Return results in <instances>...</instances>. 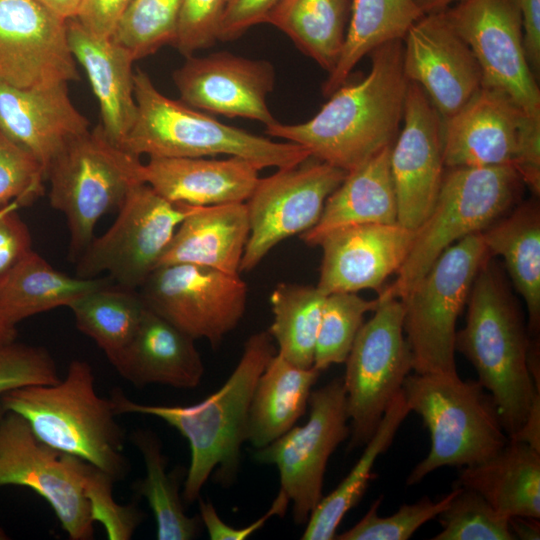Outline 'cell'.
<instances>
[{
	"mask_svg": "<svg viewBox=\"0 0 540 540\" xmlns=\"http://www.w3.org/2000/svg\"><path fill=\"white\" fill-rule=\"evenodd\" d=\"M370 54V72L356 83L338 87L310 120L275 121L265 132L298 144L311 157L347 173L392 146L403 121L409 85L403 69V42H388Z\"/></svg>",
	"mask_w": 540,
	"mask_h": 540,
	"instance_id": "obj_1",
	"label": "cell"
},
{
	"mask_svg": "<svg viewBox=\"0 0 540 540\" xmlns=\"http://www.w3.org/2000/svg\"><path fill=\"white\" fill-rule=\"evenodd\" d=\"M277 353L268 331L252 334L242 356L217 391L189 406L148 405L134 402L121 391L110 398L115 413L151 415L175 428L188 442L190 465L183 485V499L192 503L211 476L224 487L238 475L241 446L246 441L248 410L256 383Z\"/></svg>",
	"mask_w": 540,
	"mask_h": 540,
	"instance_id": "obj_2",
	"label": "cell"
},
{
	"mask_svg": "<svg viewBox=\"0 0 540 540\" xmlns=\"http://www.w3.org/2000/svg\"><path fill=\"white\" fill-rule=\"evenodd\" d=\"M466 304V324L456 332L455 351L473 365L511 440L540 394L529 370L530 334L489 259L478 271Z\"/></svg>",
	"mask_w": 540,
	"mask_h": 540,
	"instance_id": "obj_3",
	"label": "cell"
},
{
	"mask_svg": "<svg viewBox=\"0 0 540 540\" xmlns=\"http://www.w3.org/2000/svg\"><path fill=\"white\" fill-rule=\"evenodd\" d=\"M0 403L21 416L46 445L94 465L115 481L126 476L124 432L111 399L97 394L86 361L72 360L57 383L10 390L0 396Z\"/></svg>",
	"mask_w": 540,
	"mask_h": 540,
	"instance_id": "obj_4",
	"label": "cell"
},
{
	"mask_svg": "<svg viewBox=\"0 0 540 540\" xmlns=\"http://www.w3.org/2000/svg\"><path fill=\"white\" fill-rule=\"evenodd\" d=\"M134 95L136 119L120 146L138 157L227 155L246 159L260 170L293 167L311 157L298 144L273 141L226 125L165 96L140 68L134 72Z\"/></svg>",
	"mask_w": 540,
	"mask_h": 540,
	"instance_id": "obj_5",
	"label": "cell"
},
{
	"mask_svg": "<svg viewBox=\"0 0 540 540\" xmlns=\"http://www.w3.org/2000/svg\"><path fill=\"white\" fill-rule=\"evenodd\" d=\"M402 392L410 411L422 418L431 441L407 485L418 484L441 467L479 464L509 441L492 396L477 380L464 381L458 373H415L406 377Z\"/></svg>",
	"mask_w": 540,
	"mask_h": 540,
	"instance_id": "obj_6",
	"label": "cell"
},
{
	"mask_svg": "<svg viewBox=\"0 0 540 540\" xmlns=\"http://www.w3.org/2000/svg\"><path fill=\"white\" fill-rule=\"evenodd\" d=\"M523 182L511 165L455 167L444 171L434 206L416 230L395 280L378 299H401L436 259L461 239L483 232L517 201Z\"/></svg>",
	"mask_w": 540,
	"mask_h": 540,
	"instance_id": "obj_7",
	"label": "cell"
},
{
	"mask_svg": "<svg viewBox=\"0 0 540 540\" xmlns=\"http://www.w3.org/2000/svg\"><path fill=\"white\" fill-rule=\"evenodd\" d=\"M140 157L114 143L98 124L69 140L49 163V202L66 219L70 256L77 260L94 238L98 220L119 209L145 183Z\"/></svg>",
	"mask_w": 540,
	"mask_h": 540,
	"instance_id": "obj_8",
	"label": "cell"
},
{
	"mask_svg": "<svg viewBox=\"0 0 540 540\" xmlns=\"http://www.w3.org/2000/svg\"><path fill=\"white\" fill-rule=\"evenodd\" d=\"M489 256L482 232L469 235L447 248L400 299L415 373L457 374L456 323Z\"/></svg>",
	"mask_w": 540,
	"mask_h": 540,
	"instance_id": "obj_9",
	"label": "cell"
},
{
	"mask_svg": "<svg viewBox=\"0 0 540 540\" xmlns=\"http://www.w3.org/2000/svg\"><path fill=\"white\" fill-rule=\"evenodd\" d=\"M403 316L400 299H378L373 316L361 326L347 356L343 382L351 423L349 450L369 441L413 370Z\"/></svg>",
	"mask_w": 540,
	"mask_h": 540,
	"instance_id": "obj_10",
	"label": "cell"
},
{
	"mask_svg": "<svg viewBox=\"0 0 540 540\" xmlns=\"http://www.w3.org/2000/svg\"><path fill=\"white\" fill-rule=\"evenodd\" d=\"M192 205L171 202L146 183L133 187L112 226L93 238L76 260V276L107 272L121 287L138 290L156 269Z\"/></svg>",
	"mask_w": 540,
	"mask_h": 540,
	"instance_id": "obj_11",
	"label": "cell"
},
{
	"mask_svg": "<svg viewBox=\"0 0 540 540\" xmlns=\"http://www.w3.org/2000/svg\"><path fill=\"white\" fill-rule=\"evenodd\" d=\"M310 413L302 426H293L267 446L256 449L254 459L274 465L280 489L292 503L293 521L305 524L323 498V481L332 453L350 435L343 378L312 390Z\"/></svg>",
	"mask_w": 540,
	"mask_h": 540,
	"instance_id": "obj_12",
	"label": "cell"
},
{
	"mask_svg": "<svg viewBox=\"0 0 540 540\" xmlns=\"http://www.w3.org/2000/svg\"><path fill=\"white\" fill-rule=\"evenodd\" d=\"M138 292L148 309L213 349L239 324L248 296L239 275L183 263L157 267Z\"/></svg>",
	"mask_w": 540,
	"mask_h": 540,
	"instance_id": "obj_13",
	"label": "cell"
},
{
	"mask_svg": "<svg viewBox=\"0 0 540 540\" xmlns=\"http://www.w3.org/2000/svg\"><path fill=\"white\" fill-rule=\"evenodd\" d=\"M83 462L41 442L16 413L7 411L0 422V487L16 485L37 493L72 540L94 535Z\"/></svg>",
	"mask_w": 540,
	"mask_h": 540,
	"instance_id": "obj_14",
	"label": "cell"
},
{
	"mask_svg": "<svg viewBox=\"0 0 540 540\" xmlns=\"http://www.w3.org/2000/svg\"><path fill=\"white\" fill-rule=\"evenodd\" d=\"M306 161L259 179L246 201L250 235L240 272L253 270L281 241L312 228L347 175L327 163Z\"/></svg>",
	"mask_w": 540,
	"mask_h": 540,
	"instance_id": "obj_15",
	"label": "cell"
},
{
	"mask_svg": "<svg viewBox=\"0 0 540 540\" xmlns=\"http://www.w3.org/2000/svg\"><path fill=\"white\" fill-rule=\"evenodd\" d=\"M474 54L482 86L507 94L525 113L540 116V90L512 0H462L444 11Z\"/></svg>",
	"mask_w": 540,
	"mask_h": 540,
	"instance_id": "obj_16",
	"label": "cell"
},
{
	"mask_svg": "<svg viewBox=\"0 0 540 540\" xmlns=\"http://www.w3.org/2000/svg\"><path fill=\"white\" fill-rule=\"evenodd\" d=\"M79 80L67 20L37 0H0V82L29 88Z\"/></svg>",
	"mask_w": 540,
	"mask_h": 540,
	"instance_id": "obj_17",
	"label": "cell"
},
{
	"mask_svg": "<svg viewBox=\"0 0 540 540\" xmlns=\"http://www.w3.org/2000/svg\"><path fill=\"white\" fill-rule=\"evenodd\" d=\"M442 119L423 89L409 82L402 128L390 150L397 223L417 230L431 212L443 175Z\"/></svg>",
	"mask_w": 540,
	"mask_h": 540,
	"instance_id": "obj_18",
	"label": "cell"
},
{
	"mask_svg": "<svg viewBox=\"0 0 540 540\" xmlns=\"http://www.w3.org/2000/svg\"><path fill=\"white\" fill-rule=\"evenodd\" d=\"M404 41L405 76L423 89L442 121L482 87L476 58L444 11L423 15L409 28Z\"/></svg>",
	"mask_w": 540,
	"mask_h": 540,
	"instance_id": "obj_19",
	"label": "cell"
},
{
	"mask_svg": "<svg viewBox=\"0 0 540 540\" xmlns=\"http://www.w3.org/2000/svg\"><path fill=\"white\" fill-rule=\"evenodd\" d=\"M173 81L186 105L226 117L276 120L267 105L275 72L265 60L248 59L220 51L204 57H186L173 72Z\"/></svg>",
	"mask_w": 540,
	"mask_h": 540,
	"instance_id": "obj_20",
	"label": "cell"
},
{
	"mask_svg": "<svg viewBox=\"0 0 540 540\" xmlns=\"http://www.w3.org/2000/svg\"><path fill=\"white\" fill-rule=\"evenodd\" d=\"M415 234L398 223L350 225L328 233L318 245L323 257L316 287L325 296L380 291L404 263Z\"/></svg>",
	"mask_w": 540,
	"mask_h": 540,
	"instance_id": "obj_21",
	"label": "cell"
},
{
	"mask_svg": "<svg viewBox=\"0 0 540 540\" xmlns=\"http://www.w3.org/2000/svg\"><path fill=\"white\" fill-rule=\"evenodd\" d=\"M525 114L504 92L482 86L460 110L442 121L444 166H512Z\"/></svg>",
	"mask_w": 540,
	"mask_h": 540,
	"instance_id": "obj_22",
	"label": "cell"
},
{
	"mask_svg": "<svg viewBox=\"0 0 540 540\" xmlns=\"http://www.w3.org/2000/svg\"><path fill=\"white\" fill-rule=\"evenodd\" d=\"M89 124L73 104L66 82L29 88L0 82V129L28 150L45 172L63 146L88 131Z\"/></svg>",
	"mask_w": 540,
	"mask_h": 540,
	"instance_id": "obj_23",
	"label": "cell"
},
{
	"mask_svg": "<svg viewBox=\"0 0 540 540\" xmlns=\"http://www.w3.org/2000/svg\"><path fill=\"white\" fill-rule=\"evenodd\" d=\"M136 387L150 384L197 387L204 365L195 339L147 307L129 343L108 359Z\"/></svg>",
	"mask_w": 540,
	"mask_h": 540,
	"instance_id": "obj_24",
	"label": "cell"
},
{
	"mask_svg": "<svg viewBox=\"0 0 540 540\" xmlns=\"http://www.w3.org/2000/svg\"><path fill=\"white\" fill-rule=\"evenodd\" d=\"M252 162L230 156L150 157L144 164V182L163 198L192 206L246 202L259 181Z\"/></svg>",
	"mask_w": 540,
	"mask_h": 540,
	"instance_id": "obj_25",
	"label": "cell"
},
{
	"mask_svg": "<svg viewBox=\"0 0 540 540\" xmlns=\"http://www.w3.org/2000/svg\"><path fill=\"white\" fill-rule=\"evenodd\" d=\"M67 36L73 57L85 69L97 98L100 125L120 145L137 115L135 59L111 37L91 33L76 18L67 20Z\"/></svg>",
	"mask_w": 540,
	"mask_h": 540,
	"instance_id": "obj_26",
	"label": "cell"
},
{
	"mask_svg": "<svg viewBox=\"0 0 540 540\" xmlns=\"http://www.w3.org/2000/svg\"><path fill=\"white\" fill-rule=\"evenodd\" d=\"M249 235L246 202L191 206L157 267L194 264L239 275Z\"/></svg>",
	"mask_w": 540,
	"mask_h": 540,
	"instance_id": "obj_27",
	"label": "cell"
},
{
	"mask_svg": "<svg viewBox=\"0 0 540 540\" xmlns=\"http://www.w3.org/2000/svg\"><path fill=\"white\" fill-rule=\"evenodd\" d=\"M391 146L347 173L327 198L318 222L300 234L318 246L328 233L350 225L397 223V201L390 168Z\"/></svg>",
	"mask_w": 540,
	"mask_h": 540,
	"instance_id": "obj_28",
	"label": "cell"
},
{
	"mask_svg": "<svg viewBox=\"0 0 540 540\" xmlns=\"http://www.w3.org/2000/svg\"><path fill=\"white\" fill-rule=\"evenodd\" d=\"M455 486L478 492L500 514L540 518V452L509 440L487 460L463 467Z\"/></svg>",
	"mask_w": 540,
	"mask_h": 540,
	"instance_id": "obj_29",
	"label": "cell"
},
{
	"mask_svg": "<svg viewBox=\"0 0 540 540\" xmlns=\"http://www.w3.org/2000/svg\"><path fill=\"white\" fill-rule=\"evenodd\" d=\"M321 371L300 368L276 353L260 375L248 410L246 441L260 449L289 431L308 407Z\"/></svg>",
	"mask_w": 540,
	"mask_h": 540,
	"instance_id": "obj_30",
	"label": "cell"
},
{
	"mask_svg": "<svg viewBox=\"0 0 540 540\" xmlns=\"http://www.w3.org/2000/svg\"><path fill=\"white\" fill-rule=\"evenodd\" d=\"M489 255L503 258L528 312V332L540 328V212L535 201L524 203L482 232Z\"/></svg>",
	"mask_w": 540,
	"mask_h": 540,
	"instance_id": "obj_31",
	"label": "cell"
},
{
	"mask_svg": "<svg viewBox=\"0 0 540 540\" xmlns=\"http://www.w3.org/2000/svg\"><path fill=\"white\" fill-rule=\"evenodd\" d=\"M113 283L109 277H72L31 251L0 287V316L18 322L57 307H70L85 294Z\"/></svg>",
	"mask_w": 540,
	"mask_h": 540,
	"instance_id": "obj_32",
	"label": "cell"
},
{
	"mask_svg": "<svg viewBox=\"0 0 540 540\" xmlns=\"http://www.w3.org/2000/svg\"><path fill=\"white\" fill-rule=\"evenodd\" d=\"M423 15L413 0H351L343 49L323 84V94L329 96L346 83L364 56L383 44L403 40Z\"/></svg>",
	"mask_w": 540,
	"mask_h": 540,
	"instance_id": "obj_33",
	"label": "cell"
},
{
	"mask_svg": "<svg viewBox=\"0 0 540 540\" xmlns=\"http://www.w3.org/2000/svg\"><path fill=\"white\" fill-rule=\"evenodd\" d=\"M351 0H281L266 18L330 73L345 42Z\"/></svg>",
	"mask_w": 540,
	"mask_h": 540,
	"instance_id": "obj_34",
	"label": "cell"
},
{
	"mask_svg": "<svg viewBox=\"0 0 540 540\" xmlns=\"http://www.w3.org/2000/svg\"><path fill=\"white\" fill-rule=\"evenodd\" d=\"M410 412L401 390L385 411L353 468L330 494L323 496L310 514L301 539H335L336 530L344 516L359 503L366 491L374 463L392 444L398 429Z\"/></svg>",
	"mask_w": 540,
	"mask_h": 540,
	"instance_id": "obj_35",
	"label": "cell"
},
{
	"mask_svg": "<svg viewBox=\"0 0 540 540\" xmlns=\"http://www.w3.org/2000/svg\"><path fill=\"white\" fill-rule=\"evenodd\" d=\"M131 440L145 465V476L134 488L152 510L157 539L191 540L199 536L203 525L201 518L199 515L189 517L185 513L179 494L184 471L167 472V459L162 453L161 442L152 431L138 429L131 434Z\"/></svg>",
	"mask_w": 540,
	"mask_h": 540,
	"instance_id": "obj_36",
	"label": "cell"
},
{
	"mask_svg": "<svg viewBox=\"0 0 540 540\" xmlns=\"http://www.w3.org/2000/svg\"><path fill=\"white\" fill-rule=\"evenodd\" d=\"M325 298L316 286L297 283H279L271 292L274 319L267 331L277 352L297 367H313Z\"/></svg>",
	"mask_w": 540,
	"mask_h": 540,
	"instance_id": "obj_37",
	"label": "cell"
},
{
	"mask_svg": "<svg viewBox=\"0 0 540 540\" xmlns=\"http://www.w3.org/2000/svg\"><path fill=\"white\" fill-rule=\"evenodd\" d=\"M69 308L77 329L91 338L109 359L132 339L146 306L138 290L113 282L85 294Z\"/></svg>",
	"mask_w": 540,
	"mask_h": 540,
	"instance_id": "obj_38",
	"label": "cell"
},
{
	"mask_svg": "<svg viewBox=\"0 0 540 540\" xmlns=\"http://www.w3.org/2000/svg\"><path fill=\"white\" fill-rule=\"evenodd\" d=\"M181 0H131L111 36L135 61L176 39Z\"/></svg>",
	"mask_w": 540,
	"mask_h": 540,
	"instance_id": "obj_39",
	"label": "cell"
},
{
	"mask_svg": "<svg viewBox=\"0 0 540 540\" xmlns=\"http://www.w3.org/2000/svg\"><path fill=\"white\" fill-rule=\"evenodd\" d=\"M377 306V298L366 300L357 293L327 295L316 339L313 367L323 371L333 364L345 363L364 323L365 314L374 311Z\"/></svg>",
	"mask_w": 540,
	"mask_h": 540,
	"instance_id": "obj_40",
	"label": "cell"
},
{
	"mask_svg": "<svg viewBox=\"0 0 540 540\" xmlns=\"http://www.w3.org/2000/svg\"><path fill=\"white\" fill-rule=\"evenodd\" d=\"M454 487L456 494L437 516L442 530L433 540H515L508 517L497 512L478 492Z\"/></svg>",
	"mask_w": 540,
	"mask_h": 540,
	"instance_id": "obj_41",
	"label": "cell"
},
{
	"mask_svg": "<svg viewBox=\"0 0 540 540\" xmlns=\"http://www.w3.org/2000/svg\"><path fill=\"white\" fill-rule=\"evenodd\" d=\"M457 492L454 487L437 501L427 496L412 504H403L390 516L378 515L382 496L375 500L366 514L348 530L336 534L337 540H407L423 524L436 518Z\"/></svg>",
	"mask_w": 540,
	"mask_h": 540,
	"instance_id": "obj_42",
	"label": "cell"
},
{
	"mask_svg": "<svg viewBox=\"0 0 540 540\" xmlns=\"http://www.w3.org/2000/svg\"><path fill=\"white\" fill-rule=\"evenodd\" d=\"M45 180L41 163L0 129V205L32 204L43 195Z\"/></svg>",
	"mask_w": 540,
	"mask_h": 540,
	"instance_id": "obj_43",
	"label": "cell"
},
{
	"mask_svg": "<svg viewBox=\"0 0 540 540\" xmlns=\"http://www.w3.org/2000/svg\"><path fill=\"white\" fill-rule=\"evenodd\" d=\"M84 488L92 519L100 522L110 540H128L143 520V513L134 505L118 504L112 494L115 480L94 465L84 461Z\"/></svg>",
	"mask_w": 540,
	"mask_h": 540,
	"instance_id": "obj_44",
	"label": "cell"
},
{
	"mask_svg": "<svg viewBox=\"0 0 540 540\" xmlns=\"http://www.w3.org/2000/svg\"><path fill=\"white\" fill-rule=\"evenodd\" d=\"M56 363L47 349L15 343L0 345V396L10 390L57 383Z\"/></svg>",
	"mask_w": 540,
	"mask_h": 540,
	"instance_id": "obj_45",
	"label": "cell"
},
{
	"mask_svg": "<svg viewBox=\"0 0 540 540\" xmlns=\"http://www.w3.org/2000/svg\"><path fill=\"white\" fill-rule=\"evenodd\" d=\"M225 0H181L173 46L185 57L218 40Z\"/></svg>",
	"mask_w": 540,
	"mask_h": 540,
	"instance_id": "obj_46",
	"label": "cell"
},
{
	"mask_svg": "<svg viewBox=\"0 0 540 540\" xmlns=\"http://www.w3.org/2000/svg\"><path fill=\"white\" fill-rule=\"evenodd\" d=\"M19 208L16 201L0 205V287L32 251L31 234Z\"/></svg>",
	"mask_w": 540,
	"mask_h": 540,
	"instance_id": "obj_47",
	"label": "cell"
},
{
	"mask_svg": "<svg viewBox=\"0 0 540 540\" xmlns=\"http://www.w3.org/2000/svg\"><path fill=\"white\" fill-rule=\"evenodd\" d=\"M512 166L523 184L538 196L540 192V116L524 115L519 128Z\"/></svg>",
	"mask_w": 540,
	"mask_h": 540,
	"instance_id": "obj_48",
	"label": "cell"
},
{
	"mask_svg": "<svg viewBox=\"0 0 540 540\" xmlns=\"http://www.w3.org/2000/svg\"><path fill=\"white\" fill-rule=\"evenodd\" d=\"M289 503L286 496L278 492L271 507L265 514L248 526L241 528H235L224 523L213 504L202 499H199V516L211 540H245L261 529L273 516L282 517L287 511Z\"/></svg>",
	"mask_w": 540,
	"mask_h": 540,
	"instance_id": "obj_49",
	"label": "cell"
},
{
	"mask_svg": "<svg viewBox=\"0 0 540 540\" xmlns=\"http://www.w3.org/2000/svg\"><path fill=\"white\" fill-rule=\"evenodd\" d=\"M281 0H225L218 40L240 37L250 27L265 22Z\"/></svg>",
	"mask_w": 540,
	"mask_h": 540,
	"instance_id": "obj_50",
	"label": "cell"
},
{
	"mask_svg": "<svg viewBox=\"0 0 540 540\" xmlns=\"http://www.w3.org/2000/svg\"><path fill=\"white\" fill-rule=\"evenodd\" d=\"M131 0H83L75 17L91 33L110 38Z\"/></svg>",
	"mask_w": 540,
	"mask_h": 540,
	"instance_id": "obj_51",
	"label": "cell"
},
{
	"mask_svg": "<svg viewBox=\"0 0 540 540\" xmlns=\"http://www.w3.org/2000/svg\"><path fill=\"white\" fill-rule=\"evenodd\" d=\"M522 22L523 43L531 70L540 71V0H512Z\"/></svg>",
	"mask_w": 540,
	"mask_h": 540,
	"instance_id": "obj_52",
	"label": "cell"
},
{
	"mask_svg": "<svg viewBox=\"0 0 540 540\" xmlns=\"http://www.w3.org/2000/svg\"><path fill=\"white\" fill-rule=\"evenodd\" d=\"M511 440L526 443L540 452V394L534 398L524 424Z\"/></svg>",
	"mask_w": 540,
	"mask_h": 540,
	"instance_id": "obj_53",
	"label": "cell"
},
{
	"mask_svg": "<svg viewBox=\"0 0 540 540\" xmlns=\"http://www.w3.org/2000/svg\"><path fill=\"white\" fill-rule=\"evenodd\" d=\"M509 528L515 539L535 540L540 537L539 519L525 516L509 518Z\"/></svg>",
	"mask_w": 540,
	"mask_h": 540,
	"instance_id": "obj_54",
	"label": "cell"
},
{
	"mask_svg": "<svg viewBox=\"0 0 540 540\" xmlns=\"http://www.w3.org/2000/svg\"><path fill=\"white\" fill-rule=\"evenodd\" d=\"M58 16L68 20L75 18L83 0H37Z\"/></svg>",
	"mask_w": 540,
	"mask_h": 540,
	"instance_id": "obj_55",
	"label": "cell"
},
{
	"mask_svg": "<svg viewBox=\"0 0 540 540\" xmlns=\"http://www.w3.org/2000/svg\"><path fill=\"white\" fill-rule=\"evenodd\" d=\"M419 10L425 14L443 12L454 2L462 0H413Z\"/></svg>",
	"mask_w": 540,
	"mask_h": 540,
	"instance_id": "obj_56",
	"label": "cell"
},
{
	"mask_svg": "<svg viewBox=\"0 0 540 540\" xmlns=\"http://www.w3.org/2000/svg\"><path fill=\"white\" fill-rule=\"evenodd\" d=\"M15 324L7 321L0 316V345L12 342L16 338Z\"/></svg>",
	"mask_w": 540,
	"mask_h": 540,
	"instance_id": "obj_57",
	"label": "cell"
},
{
	"mask_svg": "<svg viewBox=\"0 0 540 540\" xmlns=\"http://www.w3.org/2000/svg\"><path fill=\"white\" fill-rule=\"evenodd\" d=\"M9 539L7 533L4 531L2 527H0V540Z\"/></svg>",
	"mask_w": 540,
	"mask_h": 540,
	"instance_id": "obj_58",
	"label": "cell"
},
{
	"mask_svg": "<svg viewBox=\"0 0 540 540\" xmlns=\"http://www.w3.org/2000/svg\"><path fill=\"white\" fill-rule=\"evenodd\" d=\"M6 412H7V411L5 410V408H4V407L2 406V404L0 403V422H1V420L3 419V417L5 416Z\"/></svg>",
	"mask_w": 540,
	"mask_h": 540,
	"instance_id": "obj_59",
	"label": "cell"
}]
</instances>
